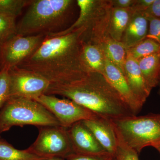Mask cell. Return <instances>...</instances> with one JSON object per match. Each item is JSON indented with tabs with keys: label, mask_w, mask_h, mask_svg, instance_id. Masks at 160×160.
Instances as JSON below:
<instances>
[{
	"label": "cell",
	"mask_w": 160,
	"mask_h": 160,
	"mask_svg": "<svg viewBox=\"0 0 160 160\" xmlns=\"http://www.w3.org/2000/svg\"><path fill=\"white\" fill-rule=\"evenodd\" d=\"M81 28L58 36H46L34 53L18 67L31 70L49 81L51 85L69 82L87 74L81 60L83 38Z\"/></svg>",
	"instance_id": "obj_1"
},
{
	"label": "cell",
	"mask_w": 160,
	"mask_h": 160,
	"mask_svg": "<svg viewBox=\"0 0 160 160\" xmlns=\"http://www.w3.org/2000/svg\"><path fill=\"white\" fill-rule=\"evenodd\" d=\"M46 94L69 99L106 119L133 115L105 77L98 72H89L65 84L51 85Z\"/></svg>",
	"instance_id": "obj_2"
},
{
	"label": "cell",
	"mask_w": 160,
	"mask_h": 160,
	"mask_svg": "<svg viewBox=\"0 0 160 160\" xmlns=\"http://www.w3.org/2000/svg\"><path fill=\"white\" fill-rule=\"evenodd\" d=\"M72 0H32L17 25V34L48 35L64 30L72 12Z\"/></svg>",
	"instance_id": "obj_3"
},
{
	"label": "cell",
	"mask_w": 160,
	"mask_h": 160,
	"mask_svg": "<svg viewBox=\"0 0 160 160\" xmlns=\"http://www.w3.org/2000/svg\"><path fill=\"white\" fill-rule=\"evenodd\" d=\"M80 9L78 19L65 30L48 36L70 33L81 28L86 29L83 42L100 45L109 38V18L112 9L109 0H77Z\"/></svg>",
	"instance_id": "obj_4"
},
{
	"label": "cell",
	"mask_w": 160,
	"mask_h": 160,
	"mask_svg": "<svg viewBox=\"0 0 160 160\" xmlns=\"http://www.w3.org/2000/svg\"><path fill=\"white\" fill-rule=\"evenodd\" d=\"M61 126L56 118L36 100L11 98L0 110V133L14 126Z\"/></svg>",
	"instance_id": "obj_5"
},
{
	"label": "cell",
	"mask_w": 160,
	"mask_h": 160,
	"mask_svg": "<svg viewBox=\"0 0 160 160\" xmlns=\"http://www.w3.org/2000/svg\"><path fill=\"white\" fill-rule=\"evenodd\" d=\"M111 121L124 141L138 153L145 147L160 146V113L130 115Z\"/></svg>",
	"instance_id": "obj_6"
},
{
	"label": "cell",
	"mask_w": 160,
	"mask_h": 160,
	"mask_svg": "<svg viewBox=\"0 0 160 160\" xmlns=\"http://www.w3.org/2000/svg\"><path fill=\"white\" fill-rule=\"evenodd\" d=\"M28 149L35 154L45 158L65 159L73 153L67 128L61 126L39 127L36 140Z\"/></svg>",
	"instance_id": "obj_7"
},
{
	"label": "cell",
	"mask_w": 160,
	"mask_h": 160,
	"mask_svg": "<svg viewBox=\"0 0 160 160\" xmlns=\"http://www.w3.org/2000/svg\"><path fill=\"white\" fill-rule=\"evenodd\" d=\"M35 100L45 106L56 118L61 126L65 128H69L78 122L99 117L92 111L69 99L43 94Z\"/></svg>",
	"instance_id": "obj_8"
},
{
	"label": "cell",
	"mask_w": 160,
	"mask_h": 160,
	"mask_svg": "<svg viewBox=\"0 0 160 160\" xmlns=\"http://www.w3.org/2000/svg\"><path fill=\"white\" fill-rule=\"evenodd\" d=\"M10 98L35 100L45 94L50 86L46 78L39 74L18 66L9 69Z\"/></svg>",
	"instance_id": "obj_9"
},
{
	"label": "cell",
	"mask_w": 160,
	"mask_h": 160,
	"mask_svg": "<svg viewBox=\"0 0 160 160\" xmlns=\"http://www.w3.org/2000/svg\"><path fill=\"white\" fill-rule=\"evenodd\" d=\"M44 35L23 36L16 34L0 45V63L9 69L18 66L38 49Z\"/></svg>",
	"instance_id": "obj_10"
},
{
	"label": "cell",
	"mask_w": 160,
	"mask_h": 160,
	"mask_svg": "<svg viewBox=\"0 0 160 160\" xmlns=\"http://www.w3.org/2000/svg\"><path fill=\"white\" fill-rule=\"evenodd\" d=\"M67 132L73 153L92 155L108 153L82 121L67 128Z\"/></svg>",
	"instance_id": "obj_11"
},
{
	"label": "cell",
	"mask_w": 160,
	"mask_h": 160,
	"mask_svg": "<svg viewBox=\"0 0 160 160\" xmlns=\"http://www.w3.org/2000/svg\"><path fill=\"white\" fill-rule=\"evenodd\" d=\"M103 75L119 95L131 113L136 115L143 105L132 93L124 73L106 58Z\"/></svg>",
	"instance_id": "obj_12"
},
{
	"label": "cell",
	"mask_w": 160,
	"mask_h": 160,
	"mask_svg": "<svg viewBox=\"0 0 160 160\" xmlns=\"http://www.w3.org/2000/svg\"><path fill=\"white\" fill-rule=\"evenodd\" d=\"M100 145L108 153L115 155L117 148L116 133L111 120L98 117L82 121Z\"/></svg>",
	"instance_id": "obj_13"
},
{
	"label": "cell",
	"mask_w": 160,
	"mask_h": 160,
	"mask_svg": "<svg viewBox=\"0 0 160 160\" xmlns=\"http://www.w3.org/2000/svg\"><path fill=\"white\" fill-rule=\"evenodd\" d=\"M124 74L135 97L144 105L151 90L143 78L138 60L135 59L128 52L124 65Z\"/></svg>",
	"instance_id": "obj_14"
},
{
	"label": "cell",
	"mask_w": 160,
	"mask_h": 160,
	"mask_svg": "<svg viewBox=\"0 0 160 160\" xmlns=\"http://www.w3.org/2000/svg\"><path fill=\"white\" fill-rule=\"evenodd\" d=\"M149 22L143 12H132L121 40L127 50L146 38Z\"/></svg>",
	"instance_id": "obj_15"
},
{
	"label": "cell",
	"mask_w": 160,
	"mask_h": 160,
	"mask_svg": "<svg viewBox=\"0 0 160 160\" xmlns=\"http://www.w3.org/2000/svg\"><path fill=\"white\" fill-rule=\"evenodd\" d=\"M81 60L86 73L104 74L106 57L101 45L82 42Z\"/></svg>",
	"instance_id": "obj_16"
},
{
	"label": "cell",
	"mask_w": 160,
	"mask_h": 160,
	"mask_svg": "<svg viewBox=\"0 0 160 160\" xmlns=\"http://www.w3.org/2000/svg\"><path fill=\"white\" fill-rule=\"evenodd\" d=\"M143 78L150 90L158 86L160 70V53H155L138 60Z\"/></svg>",
	"instance_id": "obj_17"
},
{
	"label": "cell",
	"mask_w": 160,
	"mask_h": 160,
	"mask_svg": "<svg viewBox=\"0 0 160 160\" xmlns=\"http://www.w3.org/2000/svg\"><path fill=\"white\" fill-rule=\"evenodd\" d=\"M132 13L130 9L112 8L109 26V37L121 42Z\"/></svg>",
	"instance_id": "obj_18"
},
{
	"label": "cell",
	"mask_w": 160,
	"mask_h": 160,
	"mask_svg": "<svg viewBox=\"0 0 160 160\" xmlns=\"http://www.w3.org/2000/svg\"><path fill=\"white\" fill-rule=\"evenodd\" d=\"M100 45L106 58L124 73L127 50L122 43L109 37Z\"/></svg>",
	"instance_id": "obj_19"
},
{
	"label": "cell",
	"mask_w": 160,
	"mask_h": 160,
	"mask_svg": "<svg viewBox=\"0 0 160 160\" xmlns=\"http://www.w3.org/2000/svg\"><path fill=\"white\" fill-rule=\"evenodd\" d=\"M42 157L32 152L29 149L19 150L0 138V160H43Z\"/></svg>",
	"instance_id": "obj_20"
},
{
	"label": "cell",
	"mask_w": 160,
	"mask_h": 160,
	"mask_svg": "<svg viewBox=\"0 0 160 160\" xmlns=\"http://www.w3.org/2000/svg\"><path fill=\"white\" fill-rule=\"evenodd\" d=\"M135 59L138 60L150 55L160 52V45L154 40L146 38L127 50Z\"/></svg>",
	"instance_id": "obj_21"
},
{
	"label": "cell",
	"mask_w": 160,
	"mask_h": 160,
	"mask_svg": "<svg viewBox=\"0 0 160 160\" xmlns=\"http://www.w3.org/2000/svg\"><path fill=\"white\" fill-rule=\"evenodd\" d=\"M16 18L0 13V45L17 34Z\"/></svg>",
	"instance_id": "obj_22"
},
{
	"label": "cell",
	"mask_w": 160,
	"mask_h": 160,
	"mask_svg": "<svg viewBox=\"0 0 160 160\" xmlns=\"http://www.w3.org/2000/svg\"><path fill=\"white\" fill-rule=\"evenodd\" d=\"M32 0H0V13L17 18Z\"/></svg>",
	"instance_id": "obj_23"
},
{
	"label": "cell",
	"mask_w": 160,
	"mask_h": 160,
	"mask_svg": "<svg viewBox=\"0 0 160 160\" xmlns=\"http://www.w3.org/2000/svg\"><path fill=\"white\" fill-rule=\"evenodd\" d=\"M114 129L117 139V148L114 155L116 160H139L138 152L124 141L117 130Z\"/></svg>",
	"instance_id": "obj_24"
},
{
	"label": "cell",
	"mask_w": 160,
	"mask_h": 160,
	"mask_svg": "<svg viewBox=\"0 0 160 160\" xmlns=\"http://www.w3.org/2000/svg\"><path fill=\"white\" fill-rule=\"evenodd\" d=\"M10 98L9 69L2 67L0 69V110Z\"/></svg>",
	"instance_id": "obj_25"
},
{
	"label": "cell",
	"mask_w": 160,
	"mask_h": 160,
	"mask_svg": "<svg viewBox=\"0 0 160 160\" xmlns=\"http://www.w3.org/2000/svg\"><path fill=\"white\" fill-rule=\"evenodd\" d=\"M146 16L149 22V29L146 38L154 40L160 45V19Z\"/></svg>",
	"instance_id": "obj_26"
},
{
	"label": "cell",
	"mask_w": 160,
	"mask_h": 160,
	"mask_svg": "<svg viewBox=\"0 0 160 160\" xmlns=\"http://www.w3.org/2000/svg\"><path fill=\"white\" fill-rule=\"evenodd\" d=\"M65 160H116L114 156L106 153L101 155H83L72 153L67 157Z\"/></svg>",
	"instance_id": "obj_27"
},
{
	"label": "cell",
	"mask_w": 160,
	"mask_h": 160,
	"mask_svg": "<svg viewBox=\"0 0 160 160\" xmlns=\"http://www.w3.org/2000/svg\"><path fill=\"white\" fill-rule=\"evenodd\" d=\"M154 0H135L130 9L132 12H146Z\"/></svg>",
	"instance_id": "obj_28"
},
{
	"label": "cell",
	"mask_w": 160,
	"mask_h": 160,
	"mask_svg": "<svg viewBox=\"0 0 160 160\" xmlns=\"http://www.w3.org/2000/svg\"><path fill=\"white\" fill-rule=\"evenodd\" d=\"M112 8L129 9L134 4L135 0H109Z\"/></svg>",
	"instance_id": "obj_29"
},
{
	"label": "cell",
	"mask_w": 160,
	"mask_h": 160,
	"mask_svg": "<svg viewBox=\"0 0 160 160\" xmlns=\"http://www.w3.org/2000/svg\"><path fill=\"white\" fill-rule=\"evenodd\" d=\"M144 13L146 16L160 19V0H154Z\"/></svg>",
	"instance_id": "obj_30"
},
{
	"label": "cell",
	"mask_w": 160,
	"mask_h": 160,
	"mask_svg": "<svg viewBox=\"0 0 160 160\" xmlns=\"http://www.w3.org/2000/svg\"><path fill=\"white\" fill-rule=\"evenodd\" d=\"M43 160H65L64 158H48L45 159Z\"/></svg>",
	"instance_id": "obj_31"
},
{
	"label": "cell",
	"mask_w": 160,
	"mask_h": 160,
	"mask_svg": "<svg viewBox=\"0 0 160 160\" xmlns=\"http://www.w3.org/2000/svg\"><path fill=\"white\" fill-rule=\"evenodd\" d=\"M158 86H159L158 94L160 96V70L159 72V83Z\"/></svg>",
	"instance_id": "obj_32"
},
{
	"label": "cell",
	"mask_w": 160,
	"mask_h": 160,
	"mask_svg": "<svg viewBox=\"0 0 160 160\" xmlns=\"http://www.w3.org/2000/svg\"><path fill=\"white\" fill-rule=\"evenodd\" d=\"M155 149H156L158 151V152H159L160 154V146H158V147H156Z\"/></svg>",
	"instance_id": "obj_33"
},
{
	"label": "cell",
	"mask_w": 160,
	"mask_h": 160,
	"mask_svg": "<svg viewBox=\"0 0 160 160\" xmlns=\"http://www.w3.org/2000/svg\"><path fill=\"white\" fill-rule=\"evenodd\" d=\"M2 66H1V63H0V69H2Z\"/></svg>",
	"instance_id": "obj_34"
},
{
	"label": "cell",
	"mask_w": 160,
	"mask_h": 160,
	"mask_svg": "<svg viewBox=\"0 0 160 160\" xmlns=\"http://www.w3.org/2000/svg\"></svg>",
	"instance_id": "obj_35"
}]
</instances>
